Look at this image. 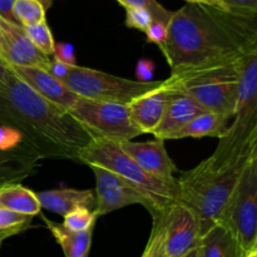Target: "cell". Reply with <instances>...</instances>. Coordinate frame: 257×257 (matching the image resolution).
Masks as SVG:
<instances>
[{
    "instance_id": "74e56055",
    "label": "cell",
    "mask_w": 257,
    "mask_h": 257,
    "mask_svg": "<svg viewBox=\"0 0 257 257\" xmlns=\"http://www.w3.org/2000/svg\"><path fill=\"white\" fill-rule=\"evenodd\" d=\"M38 2L42 3V4L44 5L45 9L48 10L50 7H52V4H53V3H54V0H38Z\"/></svg>"
},
{
    "instance_id": "30bf717a",
    "label": "cell",
    "mask_w": 257,
    "mask_h": 257,
    "mask_svg": "<svg viewBox=\"0 0 257 257\" xmlns=\"http://www.w3.org/2000/svg\"><path fill=\"white\" fill-rule=\"evenodd\" d=\"M153 222L162 228L163 246L167 257H183L198 247L201 228L197 216L191 208L176 201Z\"/></svg>"
},
{
    "instance_id": "60d3db41",
    "label": "cell",
    "mask_w": 257,
    "mask_h": 257,
    "mask_svg": "<svg viewBox=\"0 0 257 257\" xmlns=\"http://www.w3.org/2000/svg\"><path fill=\"white\" fill-rule=\"evenodd\" d=\"M83 257H88V255H85V256H83Z\"/></svg>"
},
{
    "instance_id": "4fadbf2b",
    "label": "cell",
    "mask_w": 257,
    "mask_h": 257,
    "mask_svg": "<svg viewBox=\"0 0 257 257\" xmlns=\"http://www.w3.org/2000/svg\"><path fill=\"white\" fill-rule=\"evenodd\" d=\"M166 141L155 138L151 142H119L120 148L130 156L145 172L163 181H175L177 166L166 150Z\"/></svg>"
},
{
    "instance_id": "4dcf8cb0",
    "label": "cell",
    "mask_w": 257,
    "mask_h": 257,
    "mask_svg": "<svg viewBox=\"0 0 257 257\" xmlns=\"http://www.w3.org/2000/svg\"><path fill=\"white\" fill-rule=\"evenodd\" d=\"M52 58L69 65V67L77 65V57L74 54V48L69 43H55Z\"/></svg>"
},
{
    "instance_id": "b9f144b4",
    "label": "cell",
    "mask_w": 257,
    "mask_h": 257,
    "mask_svg": "<svg viewBox=\"0 0 257 257\" xmlns=\"http://www.w3.org/2000/svg\"><path fill=\"white\" fill-rule=\"evenodd\" d=\"M0 245H2V241H0Z\"/></svg>"
},
{
    "instance_id": "603a6c76",
    "label": "cell",
    "mask_w": 257,
    "mask_h": 257,
    "mask_svg": "<svg viewBox=\"0 0 257 257\" xmlns=\"http://www.w3.org/2000/svg\"><path fill=\"white\" fill-rule=\"evenodd\" d=\"M12 12L15 23L23 28L47 22V9L38 0H15Z\"/></svg>"
},
{
    "instance_id": "d590c367",
    "label": "cell",
    "mask_w": 257,
    "mask_h": 257,
    "mask_svg": "<svg viewBox=\"0 0 257 257\" xmlns=\"http://www.w3.org/2000/svg\"><path fill=\"white\" fill-rule=\"evenodd\" d=\"M187 4H201V5H208V7L218 8L222 10H231L227 5L222 3V0H185Z\"/></svg>"
},
{
    "instance_id": "d4e9b609",
    "label": "cell",
    "mask_w": 257,
    "mask_h": 257,
    "mask_svg": "<svg viewBox=\"0 0 257 257\" xmlns=\"http://www.w3.org/2000/svg\"><path fill=\"white\" fill-rule=\"evenodd\" d=\"M24 30L25 33H27L28 38L30 39V42L33 43V45H34L42 54L52 58L53 52H54L55 42L54 38H53L52 30H50L47 22L29 25V27H24Z\"/></svg>"
},
{
    "instance_id": "484cf974",
    "label": "cell",
    "mask_w": 257,
    "mask_h": 257,
    "mask_svg": "<svg viewBox=\"0 0 257 257\" xmlns=\"http://www.w3.org/2000/svg\"><path fill=\"white\" fill-rule=\"evenodd\" d=\"M97 220L98 216L95 211H90L88 208H77V210L72 211L67 216H64L63 226L67 227L68 230L82 232V231L94 228Z\"/></svg>"
},
{
    "instance_id": "ba28073f",
    "label": "cell",
    "mask_w": 257,
    "mask_h": 257,
    "mask_svg": "<svg viewBox=\"0 0 257 257\" xmlns=\"http://www.w3.org/2000/svg\"><path fill=\"white\" fill-rule=\"evenodd\" d=\"M63 83L82 98L127 105L136 98L157 89L162 85L163 80L140 82L75 65L72 67Z\"/></svg>"
},
{
    "instance_id": "2e32d148",
    "label": "cell",
    "mask_w": 257,
    "mask_h": 257,
    "mask_svg": "<svg viewBox=\"0 0 257 257\" xmlns=\"http://www.w3.org/2000/svg\"><path fill=\"white\" fill-rule=\"evenodd\" d=\"M40 207L60 216H67L77 208L95 211L97 200L92 190L77 188H57L37 193Z\"/></svg>"
},
{
    "instance_id": "5b68a950",
    "label": "cell",
    "mask_w": 257,
    "mask_h": 257,
    "mask_svg": "<svg viewBox=\"0 0 257 257\" xmlns=\"http://www.w3.org/2000/svg\"><path fill=\"white\" fill-rule=\"evenodd\" d=\"M79 163L105 168L130 183L151 203L153 220L177 201V178L175 181H163L148 175L123 152L118 142L94 138L80 152Z\"/></svg>"
},
{
    "instance_id": "277c9868",
    "label": "cell",
    "mask_w": 257,
    "mask_h": 257,
    "mask_svg": "<svg viewBox=\"0 0 257 257\" xmlns=\"http://www.w3.org/2000/svg\"><path fill=\"white\" fill-rule=\"evenodd\" d=\"M243 166L216 170L203 160L177 178V201L195 212L202 235L220 220Z\"/></svg>"
},
{
    "instance_id": "836d02e7",
    "label": "cell",
    "mask_w": 257,
    "mask_h": 257,
    "mask_svg": "<svg viewBox=\"0 0 257 257\" xmlns=\"http://www.w3.org/2000/svg\"><path fill=\"white\" fill-rule=\"evenodd\" d=\"M153 69H155V67H153V64L150 60H141L137 65V70H136L137 80H140V82L153 80Z\"/></svg>"
},
{
    "instance_id": "9a60e30c",
    "label": "cell",
    "mask_w": 257,
    "mask_h": 257,
    "mask_svg": "<svg viewBox=\"0 0 257 257\" xmlns=\"http://www.w3.org/2000/svg\"><path fill=\"white\" fill-rule=\"evenodd\" d=\"M10 69L40 97L63 109L69 110L79 98V95L73 93L64 83L50 75L47 70L29 67H10Z\"/></svg>"
},
{
    "instance_id": "7c38bea8",
    "label": "cell",
    "mask_w": 257,
    "mask_h": 257,
    "mask_svg": "<svg viewBox=\"0 0 257 257\" xmlns=\"http://www.w3.org/2000/svg\"><path fill=\"white\" fill-rule=\"evenodd\" d=\"M0 58L9 67L47 70L50 58L42 54L28 38L24 28L0 18Z\"/></svg>"
},
{
    "instance_id": "f35d334b",
    "label": "cell",
    "mask_w": 257,
    "mask_h": 257,
    "mask_svg": "<svg viewBox=\"0 0 257 257\" xmlns=\"http://www.w3.org/2000/svg\"><path fill=\"white\" fill-rule=\"evenodd\" d=\"M183 257H200V251H198V247L192 250L191 252H188L187 255H185Z\"/></svg>"
},
{
    "instance_id": "4316f807",
    "label": "cell",
    "mask_w": 257,
    "mask_h": 257,
    "mask_svg": "<svg viewBox=\"0 0 257 257\" xmlns=\"http://www.w3.org/2000/svg\"><path fill=\"white\" fill-rule=\"evenodd\" d=\"M125 27L146 33L153 22L151 12L142 7H125Z\"/></svg>"
},
{
    "instance_id": "8992f818",
    "label": "cell",
    "mask_w": 257,
    "mask_h": 257,
    "mask_svg": "<svg viewBox=\"0 0 257 257\" xmlns=\"http://www.w3.org/2000/svg\"><path fill=\"white\" fill-rule=\"evenodd\" d=\"M242 60L171 75L168 82L175 92L188 95L207 112L231 119L235 114Z\"/></svg>"
},
{
    "instance_id": "7402d4cb",
    "label": "cell",
    "mask_w": 257,
    "mask_h": 257,
    "mask_svg": "<svg viewBox=\"0 0 257 257\" xmlns=\"http://www.w3.org/2000/svg\"><path fill=\"white\" fill-rule=\"evenodd\" d=\"M0 207L32 217L39 215L42 211L37 193L20 183H12L0 188Z\"/></svg>"
},
{
    "instance_id": "cb8c5ba5",
    "label": "cell",
    "mask_w": 257,
    "mask_h": 257,
    "mask_svg": "<svg viewBox=\"0 0 257 257\" xmlns=\"http://www.w3.org/2000/svg\"><path fill=\"white\" fill-rule=\"evenodd\" d=\"M34 217L15 213L0 207V241L25 232L32 226Z\"/></svg>"
},
{
    "instance_id": "9c48e42d",
    "label": "cell",
    "mask_w": 257,
    "mask_h": 257,
    "mask_svg": "<svg viewBox=\"0 0 257 257\" xmlns=\"http://www.w3.org/2000/svg\"><path fill=\"white\" fill-rule=\"evenodd\" d=\"M68 112L82 123L94 138H105L119 143L143 135L132 122L130 110L124 104L79 97Z\"/></svg>"
},
{
    "instance_id": "ab89813d",
    "label": "cell",
    "mask_w": 257,
    "mask_h": 257,
    "mask_svg": "<svg viewBox=\"0 0 257 257\" xmlns=\"http://www.w3.org/2000/svg\"><path fill=\"white\" fill-rule=\"evenodd\" d=\"M243 257H257V251H252V252L247 253V255L243 256Z\"/></svg>"
},
{
    "instance_id": "8d00e7d4",
    "label": "cell",
    "mask_w": 257,
    "mask_h": 257,
    "mask_svg": "<svg viewBox=\"0 0 257 257\" xmlns=\"http://www.w3.org/2000/svg\"><path fill=\"white\" fill-rule=\"evenodd\" d=\"M12 74V69H10L9 65L4 62V60L0 58V85L4 84L8 80V78Z\"/></svg>"
},
{
    "instance_id": "52a82bcc",
    "label": "cell",
    "mask_w": 257,
    "mask_h": 257,
    "mask_svg": "<svg viewBox=\"0 0 257 257\" xmlns=\"http://www.w3.org/2000/svg\"><path fill=\"white\" fill-rule=\"evenodd\" d=\"M217 223L235 235L243 255L257 251V156L243 166Z\"/></svg>"
},
{
    "instance_id": "83f0119b",
    "label": "cell",
    "mask_w": 257,
    "mask_h": 257,
    "mask_svg": "<svg viewBox=\"0 0 257 257\" xmlns=\"http://www.w3.org/2000/svg\"><path fill=\"white\" fill-rule=\"evenodd\" d=\"M123 8L125 7H142L146 8L151 12L152 14L153 20H158V22H162L165 24H168L171 17H172V13L170 10H167L166 8H163L157 0H117Z\"/></svg>"
},
{
    "instance_id": "ffe728a7",
    "label": "cell",
    "mask_w": 257,
    "mask_h": 257,
    "mask_svg": "<svg viewBox=\"0 0 257 257\" xmlns=\"http://www.w3.org/2000/svg\"><path fill=\"white\" fill-rule=\"evenodd\" d=\"M228 120L223 115L213 112H203L183 125L181 130L167 137V140H183V138L223 137L228 127ZM166 140V141H167Z\"/></svg>"
},
{
    "instance_id": "7a4b0ae2",
    "label": "cell",
    "mask_w": 257,
    "mask_h": 257,
    "mask_svg": "<svg viewBox=\"0 0 257 257\" xmlns=\"http://www.w3.org/2000/svg\"><path fill=\"white\" fill-rule=\"evenodd\" d=\"M0 127L17 132L40 160L55 158L79 163L92 133L68 110L40 97L13 73L0 85Z\"/></svg>"
},
{
    "instance_id": "f546056e",
    "label": "cell",
    "mask_w": 257,
    "mask_h": 257,
    "mask_svg": "<svg viewBox=\"0 0 257 257\" xmlns=\"http://www.w3.org/2000/svg\"><path fill=\"white\" fill-rule=\"evenodd\" d=\"M167 25L162 22H158V20H153L152 24L148 27V29L146 30V37H147L148 43H153V44L157 45L158 48H162L165 45L166 40H167L168 35V29Z\"/></svg>"
},
{
    "instance_id": "ac0fdd59",
    "label": "cell",
    "mask_w": 257,
    "mask_h": 257,
    "mask_svg": "<svg viewBox=\"0 0 257 257\" xmlns=\"http://www.w3.org/2000/svg\"><path fill=\"white\" fill-rule=\"evenodd\" d=\"M40 158L25 146L0 150V188L19 183L37 172Z\"/></svg>"
},
{
    "instance_id": "8fae6325",
    "label": "cell",
    "mask_w": 257,
    "mask_h": 257,
    "mask_svg": "<svg viewBox=\"0 0 257 257\" xmlns=\"http://www.w3.org/2000/svg\"><path fill=\"white\" fill-rule=\"evenodd\" d=\"M89 168L95 177V213L98 217L131 205H142L152 216L151 203L130 183L105 168L98 166H89Z\"/></svg>"
},
{
    "instance_id": "5bb4252c",
    "label": "cell",
    "mask_w": 257,
    "mask_h": 257,
    "mask_svg": "<svg viewBox=\"0 0 257 257\" xmlns=\"http://www.w3.org/2000/svg\"><path fill=\"white\" fill-rule=\"evenodd\" d=\"M173 94L168 79L163 80L157 89L136 98L128 103L130 115L136 127L142 133H152L158 127L165 114L166 107Z\"/></svg>"
},
{
    "instance_id": "e0dca14e",
    "label": "cell",
    "mask_w": 257,
    "mask_h": 257,
    "mask_svg": "<svg viewBox=\"0 0 257 257\" xmlns=\"http://www.w3.org/2000/svg\"><path fill=\"white\" fill-rule=\"evenodd\" d=\"M206 112L198 103L183 93L173 90V94L166 107L162 120L153 132L155 138L166 141L167 137L177 132L178 130L187 124L188 122L197 117L201 113Z\"/></svg>"
},
{
    "instance_id": "3957f363",
    "label": "cell",
    "mask_w": 257,
    "mask_h": 257,
    "mask_svg": "<svg viewBox=\"0 0 257 257\" xmlns=\"http://www.w3.org/2000/svg\"><path fill=\"white\" fill-rule=\"evenodd\" d=\"M232 124L206 160L216 170L243 165L257 156V52L243 58Z\"/></svg>"
},
{
    "instance_id": "6da1fadb",
    "label": "cell",
    "mask_w": 257,
    "mask_h": 257,
    "mask_svg": "<svg viewBox=\"0 0 257 257\" xmlns=\"http://www.w3.org/2000/svg\"><path fill=\"white\" fill-rule=\"evenodd\" d=\"M161 52L171 75L238 63L257 52V13L186 4L172 13Z\"/></svg>"
},
{
    "instance_id": "44dd1931",
    "label": "cell",
    "mask_w": 257,
    "mask_h": 257,
    "mask_svg": "<svg viewBox=\"0 0 257 257\" xmlns=\"http://www.w3.org/2000/svg\"><path fill=\"white\" fill-rule=\"evenodd\" d=\"M42 220L54 236L55 241L59 243L65 257H83L89 253L94 228L77 232V231L68 230L63 226V223L50 221L45 216H42Z\"/></svg>"
},
{
    "instance_id": "e575fe53",
    "label": "cell",
    "mask_w": 257,
    "mask_h": 257,
    "mask_svg": "<svg viewBox=\"0 0 257 257\" xmlns=\"http://www.w3.org/2000/svg\"><path fill=\"white\" fill-rule=\"evenodd\" d=\"M15 0H0V18L8 20V22L15 23L13 17V4ZM17 24V23H15Z\"/></svg>"
},
{
    "instance_id": "d6986e66",
    "label": "cell",
    "mask_w": 257,
    "mask_h": 257,
    "mask_svg": "<svg viewBox=\"0 0 257 257\" xmlns=\"http://www.w3.org/2000/svg\"><path fill=\"white\" fill-rule=\"evenodd\" d=\"M200 257H243L237 238L226 226L216 223L201 236Z\"/></svg>"
},
{
    "instance_id": "1f68e13d",
    "label": "cell",
    "mask_w": 257,
    "mask_h": 257,
    "mask_svg": "<svg viewBox=\"0 0 257 257\" xmlns=\"http://www.w3.org/2000/svg\"><path fill=\"white\" fill-rule=\"evenodd\" d=\"M70 69H72V67H69V65L59 62V60H55V59H53V58H50V63H49V67H48L47 72L49 73L50 75H53L54 78H57L58 80L63 82V80L68 77Z\"/></svg>"
},
{
    "instance_id": "d6a6232c",
    "label": "cell",
    "mask_w": 257,
    "mask_h": 257,
    "mask_svg": "<svg viewBox=\"0 0 257 257\" xmlns=\"http://www.w3.org/2000/svg\"><path fill=\"white\" fill-rule=\"evenodd\" d=\"M230 9L257 13V0H222Z\"/></svg>"
},
{
    "instance_id": "f1b7e54d",
    "label": "cell",
    "mask_w": 257,
    "mask_h": 257,
    "mask_svg": "<svg viewBox=\"0 0 257 257\" xmlns=\"http://www.w3.org/2000/svg\"><path fill=\"white\" fill-rule=\"evenodd\" d=\"M142 257H167L165 246H163L162 228L158 222H153L152 232H151L150 240H148Z\"/></svg>"
}]
</instances>
